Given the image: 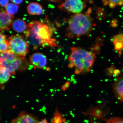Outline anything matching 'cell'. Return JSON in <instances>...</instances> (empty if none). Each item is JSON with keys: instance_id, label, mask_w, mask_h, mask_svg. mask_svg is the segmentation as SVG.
Wrapping results in <instances>:
<instances>
[{"instance_id": "obj_11", "label": "cell", "mask_w": 123, "mask_h": 123, "mask_svg": "<svg viewBox=\"0 0 123 123\" xmlns=\"http://www.w3.org/2000/svg\"><path fill=\"white\" fill-rule=\"evenodd\" d=\"M43 9L42 6L37 2H31L27 7L28 13L31 15H41L43 13Z\"/></svg>"}, {"instance_id": "obj_4", "label": "cell", "mask_w": 123, "mask_h": 123, "mask_svg": "<svg viewBox=\"0 0 123 123\" xmlns=\"http://www.w3.org/2000/svg\"><path fill=\"white\" fill-rule=\"evenodd\" d=\"M8 40L9 50L17 56L24 57L28 53L30 45L22 36L12 35Z\"/></svg>"}, {"instance_id": "obj_24", "label": "cell", "mask_w": 123, "mask_h": 123, "mask_svg": "<svg viewBox=\"0 0 123 123\" xmlns=\"http://www.w3.org/2000/svg\"><path fill=\"white\" fill-rule=\"evenodd\" d=\"M70 83L69 81L66 82L62 86V89L63 90L65 91L66 89L68 88L70 86Z\"/></svg>"}, {"instance_id": "obj_13", "label": "cell", "mask_w": 123, "mask_h": 123, "mask_svg": "<svg viewBox=\"0 0 123 123\" xmlns=\"http://www.w3.org/2000/svg\"><path fill=\"white\" fill-rule=\"evenodd\" d=\"M11 74L8 70L2 65L0 67V83L3 84L9 80Z\"/></svg>"}, {"instance_id": "obj_9", "label": "cell", "mask_w": 123, "mask_h": 123, "mask_svg": "<svg viewBox=\"0 0 123 123\" xmlns=\"http://www.w3.org/2000/svg\"><path fill=\"white\" fill-rule=\"evenodd\" d=\"M113 92L118 100L123 102V77L117 79L113 84Z\"/></svg>"}, {"instance_id": "obj_27", "label": "cell", "mask_w": 123, "mask_h": 123, "mask_svg": "<svg viewBox=\"0 0 123 123\" xmlns=\"http://www.w3.org/2000/svg\"><path fill=\"white\" fill-rule=\"evenodd\" d=\"M48 0L51 1V2H59L61 0Z\"/></svg>"}, {"instance_id": "obj_18", "label": "cell", "mask_w": 123, "mask_h": 123, "mask_svg": "<svg viewBox=\"0 0 123 123\" xmlns=\"http://www.w3.org/2000/svg\"><path fill=\"white\" fill-rule=\"evenodd\" d=\"M110 2V5L112 8L114 7L117 5L123 6V0H107Z\"/></svg>"}, {"instance_id": "obj_2", "label": "cell", "mask_w": 123, "mask_h": 123, "mask_svg": "<svg viewBox=\"0 0 123 123\" xmlns=\"http://www.w3.org/2000/svg\"><path fill=\"white\" fill-rule=\"evenodd\" d=\"M71 53L68 57L69 68H74L76 75L85 74L90 72L96 59V53L80 47L71 48Z\"/></svg>"}, {"instance_id": "obj_10", "label": "cell", "mask_w": 123, "mask_h": 123, "mask_svg": "<svg viewBox=\"0 0 123 123\" xmlns=\"http://www.w3.org/2000/svg\"><path fill=\"white\" fill-rule=\"evenodd\" d=\"M37 119L31 115L27 113L20 114L12 121V123H38Z\"/></svg>"}, {"instance_id": "obj_22", "label": "cell", "mask_w": 123, "mask_h": 123, "mask_svg": "<svg viewBox=\"0 0 123 123\" xmlns=\"http://www.w3.org/2000/svg\"><path fill=\"white\" fill-rule=\"evenodd\" d=\"M9 0H0V4L1 6L6 7L9 4Z\"/></svg>"}, {"instance_id": "obj_25", "label": "cell", "mask_w": 123, "mask_h": 123, "mask_svg": "<svg viewBox=\"0 0 123 123\" xmlns=\"http://www.w3.org/2000/svg\"><path fill=\"white\" fill-rule=\"evenodd\" d=\"M23 0H11L13 3L18 5L21 3L23 2Z\"/></svg>"}, {"instance_id": "obj_14", "label": "cell", "mask_w": 123, "mask_h": 123, "mask_svg": "<svg viewBox=\"0 0 123 123\" xmlns=\"http://www.w3.org/2000/svg\"><path fill=\"white\" fill-rule=\"evenodd\" d=\"M0 51L1 53L9 50L8 39L7 36L1 33L0 35Z\"/></svg>"}, {"instance_id": "obj_8", "label": "cell", "mask_w": 123, "mask_h": 123, "mask_svg": "<svg viewBox=\"0 0 123 123\" xmlns=\"http://www.w3.org/2000/svg\"><path fill=\"white\" fill-rule=\"evenodd\" d=\"M14 17L9 15L6 12L1 10L0 13V29L2 31H8L10 30Z\"/></svg>"}, {"instance_id": "obj_26", "label": "cell", "mask_w": 123, "mask_h": 123, "mask_svg": "<svg viewBox=\"0 0 123 123\" xmlns=\"http://www.w3.org/2000/svg\"><path fill=\"white\" fill-rule=\"evenodd\" d=\"M38 123H48L47 122V120L44 119L42 121L38 122Z\"/></svg>"}, {"instance_id": "obj_3", "label": "cell", "mask_w": 123, "mask_h": 123, "mask_svg": "<svg viewBox=\"0 0 123 123\" xmlns=\"http://www.w3.org/2000/svg\"><path fill=\"white\" fill-rule=\"evenodd\" d=\"M92 27L91 18L86 14H78L74 15L69 20L68 30L77 36L86 34L91 30Z\"/></svg>"}, {"instance_id": "obj_23", "label": "cell", "mask_w": 123, "mask_h": 123, "mask_svg": "<svg viewBox=\"0 0 123 123\" xmlns=\"http://www.w3.org/2000/svg\"><path fill=\"white\" fill-rule=\"evenodd\" d=\"M121 71L115 68L114 71L113 76H118L120 74Z\"/></svg>"}, {"instance_id": "obj_16", "label": "cell", "mask_w": 123, "mask_h": 123, "mask_svg": "<svg viewBox=\"0 0 123 123\" xmlns=\"http://www.w3.org/2000/svg\"><path fill=\"white\" fill-rule=\"evenodd\" d=\"M19 8V6L13 3H10L5 7V11L12 17L17 13Z\"/></svg>"}, {"instance_id": "obj_7", "label": "cell", "mask_w": 123, "mask_h": 123, "mask_svg": "<svg viewBox=\"0 0 123 123\" xmlns=\"http://www.w3.org/2000/svg\"><path fill=\"white\" fill-rule=\"evenodd\" d=\"M30 62L35 68H44L47 64V57L43 54L35 53L33 54L30 57Z\"/></svg>"}, {"instance_id": "obj_5", "label": "cell", "mask_w": 123, "mask_h": 123, "mask_svg": "<svg viewBox=\"0 0 123 123\" xmlns=\"http://www.w3.org/2000/svg\"><path fill=\"white\" fill-rule=\"evenodd\" d=\"M1 65L4 66L8 70L11 74L14 75L16 71H24L27 68L29 64L24 57H18L11 62L6 60L0 61Z\"/></svg>"}, {"instance_id": "obj_12", "label": "cell", "mask_w": 123, "mask_h": 123, "mask_svg": "<svg viewBox=\"0 0 123 123\" xmlns=\"http://www.w3.org/2000/svg\"><path fill=\"white\" fill-rule=\"evenodd\" d=\"M12 28L15 32L21 33L26 30L27 26L26 23L22 19L18 18L13 21Z\"/></svg>"}, {"instance_id": "obj_1", "label": "cell", "mask_w": 123, "mask_h": 123, "mask_svg": "<svg viewBox=\"0 0 123 123\" xmlns=\"http://www.w3.org/2000/svg\"><path fill=\"white\" fill-rule=\"evenodd\" d=\"M50 25L46 21L34 20L29 23L25 35L35 48L41 45L53 48L58 46L56 40L53 38V29Z\"/></svg>"}, {"instance_id": "obj_17", "label": "cell", "mask_w": 123, "mask_h": 123, "mask_svg": "<svg viewBox=\"0 0 123 123\" xmlns=\"http://www.w3.org/2000/svg\"><path fill=\"white\" fill-rule=\"evenodd\" d=\"M106 123H123V118L114 117L108 119Z\"/></svg>"}, {"instance_id": "obj_19", "label": "cell", "mask_w": 123, "mask_h": 123, "mask_svg": "<svg viewBox=\"0 0 123 123\" xmlns=\"http://www.w3.org/2000/svg\"><path fill=\"white\" fill-rule=\"evenodd\" d=\"M115 68L114 65H112L109 68H107L105 70L106 75L109 76L113 75L114 71Z\"/></svg>"}, {"instance_id": "obj_15", "label": "cell", "mask_w": 123, "mask_h": 123, "mask_svg": "<svg viewBox=\"0 0 123 123\" xmlns=\"http://www.w3.org/2000/svg\"><path fill=\"white\" fill-rule=\"evenodd\" d=\"M18 56H16L10 50L2 52L0 53V61L6 60L11 62L14 61Z\"/></svg>"}, {"instance_id": "obj_20", "label": "cell", "mask_w": 123, "mask_h": 123, "mask_svg": "<svg viewBox=\"0 0 123 123\" xmlns=\"http://www.w3.org/2000/svg\"><path fill=\"white\" fill-rule=\"evenodd\" d=\"M113 42L114 44L119 42L123 43V34H120L116 35L114 38Z\"/></svg>"}, {"instance_id": "obj_21", "label": "cell", "mask_w": 123, "mask_h": 123, "mask_svg": "<svg viewBox=\"0 0 123 123\" xmlns=\"http://www.w3.org/2000/svg\"><path fill=\"white\" fill-rule=\"evenodd\" d=\"M115 50L118 51V52H121V50L123 49V43L119 42L114 44Z\"/></svg>"}, {"instance_id": "obj_6", "label": "cell", "mask_w": 123, "mask_h": 123, "mask_svg": "<svg viewBox=\"0 0 123 123\" xmlns=\"http://www.w3.org/2000/svg\"><path fill=\"white\" fill-rule=\"evenodd\" d=\"M84 7L83 3L81 0H66L59 6L61 10L76 13H80Z\"/></svg>"}]
</instances>
